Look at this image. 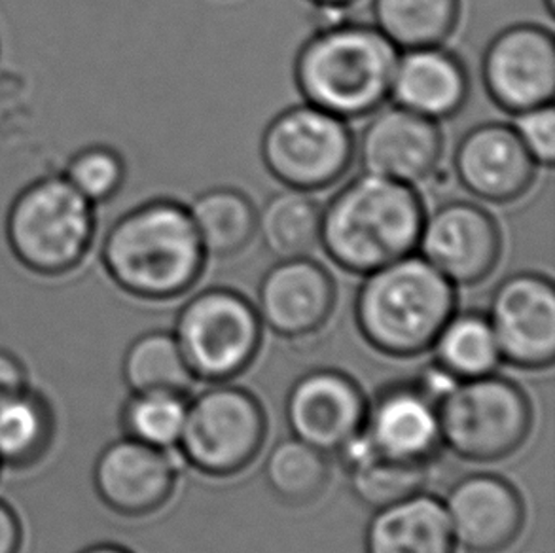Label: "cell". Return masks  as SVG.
I'll return each mask as SVG.
<instances>
[{
  "mask_svg": "<svg viewBox=\"0 0 555 553\" xmlns=\"http://www.w3.org/2000/svg\"><path fill=\"white\" fill-rule=\"evenodd\" d=\"M101 262L129 296L169 301L194 288L207 255L186 205L156 197L114 220L103 237Z\"/></svg>",
  "mask_w": 555,
  "mask_h": 553,
  "instance_id": "obj_1",
  "label": "cell"
},
{
  "mask_svg": "<svg viewBox=\"0 0 555 553\" xmlns=\"http://www.w3.org/2000/svg\"><path fill=\"white\" fill-rule=\"evenodd\" d=\"M425 215L415 188L362 172L324 207L319 245L341 270L369 275L417 250Z\"/></svg>",
  "mask_w": 555,
  "mask_h": 553,
  "instance_id": "obj_2",
  "label": "cell"
},
{
  "mask_svg": "<svg viewBox=\"0 0 555 553\" xmlns=\"http://www.w3.org/2000/svg\"><path fill=\"white\" fill-rule=\"evenodd\" d=\"M400 50L375 25L349 22L319 29L294 61L306 103L341 120H361L390 99Z\"/></svg>",
  "mask_w": 555,
  "mask_h": 553,
  "instance_id": "obj_3",
  "label": "cell"
},
{
  "mask_svg": "<svg viewBox=\"0 0 555 553\" xmlns=\"http://www.w3.org/2000/svg\"><path fill=\"white\" fill-rule=\"evenodd\" d=\"M457 311V291L423 256L372 271L354 298V321L375 351L412 359L428 351Z\"/></svg>",
  "mask_w": 555,
  "mask_h": 553,
  "instance_id": "obj_4",
  "label": "cell"
},
{
  "mask_svg": "<svg viewBox=\"0 0 555 553\" xmlns=\"http://www.w3.org/2000/svg\"><path fill=\"white\" fill-rule=\"evenodd\" d=\"M95 232V205L63 175L33 180L8 209V247L35 275L63 276L78 270L90 255Z\"/></svg>",
  "mask_w": 555,
  "mask_h": 553,
  "instance_id": "obj_5",
  "label": "cell"
},
{
  "mask_svg": "<svg viewBox=\"0 0 555 553\" xmlns=\"http://www.w3.org/2000/svg\"><path fill=\"white\" fill-rule=\"evenodd\" d=\"M446 448L470 463H495L524 448L533 428V404L503 375L457 380L436 402Z\"/></svg>",
  "mask_w": 555,
  "mask_h": 553,
  "instance_id": "obj_6",
  "label": "cell"
},
{
  "mask_svg": "<svg viewBox=\"0 0 555 553\" xmlns=\"http://www.w3.org/2000/svg\"><path fill=\"white\" fill-rule=\"evenodd\" d=\"M262 334V321L247 296L210 286L181 307L173 336L194 380L222 383L255 362Z\"/></svg>",
  "mask_w": 555,
  "mask_h": 553,
  "instance_id": "obj_7",
  "label": "cell"
},
{
  "mask_svg": "<svg viewBox=\"0 0 555 553\" xmlns=\"http://www.w3.org/2000/svg\"><path fill=\"white\" fill-rule=\"evenodd\" d=\"M354 141L346 120L304 103L285 108L268 124L260 156L283 187L311 194L344 179L354 162Z\"/></svg>",
  "mask_w": 555,
  "mask_h": 553,
  "instance_id": "obj_8",
  "label": "cell"
},
{
  "mask_svg": "<svg viewBox=\"0 0 555 553\" xmlns=\"http://www.w3.org/2000/svg\"><path fill=\"white\" fill-rule=\"evenodd\" d=\"M268 436L260 400L243 387L217 385L188 402L179 449L195 471L232 478L253 464Z\"/></svg>",
  "mask_w": 555,
  "mask_h": 553,
  "instance_id": "obj_9",
  "label": "cell"
},
{
  "mask_svg": "<svg viewBox=\"0 0 555 553\" xmlns=\"http://www.w3.org/2000/svg\"><path fill=\"white\" fill-rule=\"evenodd\" d=\"M481 82L504 113L552 105L555 95V40L537 23H516L491 38L481 57Z\"/></svg>",
  "mask_w": 555,
  "mask_h": 553,
  "instance_id": "obj_10",
  "label": "cell"
},
{
  "mask_svg": "<svg viewBox=\"0 0 555 553\" xmlns=\"http://www.w3.org/2000/svg\"><path fill=\"white\" fill-rule=\"evenodd\" d=\"M417 248L455 286H474L499 266L503 233L495 217L478 203L450 200L425 215Z\"/></svg>",
  "mask_w": 555,
  "mask_h": 553,
  "instance_id": "obj_11",
  "label": "cell"
},
{
  "mask_svg": "<svg viewBox=\"0 0 555 553\" xmlns=\"http://www.w3.org/2000/svg\"><path fill=\"white\" fill-rule=\"evenodd\" d=\"M489 324L501 359L524 370H542L555 360V286L537 271H519L496 284Z\"/></svg>",
  "mask_w": 555,
  "mask_h": 553,
  "instance_id": "obj_12",
  "label": "cell"
},
{
  "mask_svg": "<svg viewBox=\"0 0 555 553\" xmlns=\"http://www.w3.org/2000/svg\"><path fill=\"white\" fill-rule=\"evenodd\" d=\"M369 400L359 383L339 370H313L294 383L286 397L285 417L294 438L341 456L361 438Z\"/></svg>",
  "mask_w": 555,
  "mask_h": 553,
  "instance_id": "obj_13",
  "label": "cell"
},
{
  "mask_svg": "<svg viewBox=\"0 0 555 553\" xmlns=\"http://www.w3.org/2000/svg\"><path fill=\"white\" fill-rule=\"evenodd\" d=\"M443 144L438 121L404 106H382L354 141V157L369 175L415 187L435 177Z\"/></svg>",
  "mask_w": 555,
  "mask_h": 553,
  "instance_id": "obj_14",
  "label": "cell"
},
{
  "mask_svg": "<svg viewBox=\"0 0 555 553\" xmlns=\"http://www.w3.org/2000/svg\"><path fill=\"white\" fill-rule=\"evenodd\" d=\"M179 461L169 449L124 436L105 446L93 466L99 501L121 517H149L173 499Z\"/></svg>",
  "mask_w": 555,
  "mask_h": 553,
  "instance_id": "obj_15",
  "label": "cell"
},
{
  "mask_svg": "<svg viewBox=\"0 0 555 553\" xmlns=\"http://www.w3.org/2000/svg\"><path fill=\"white\" fill-rule=\"evenodd\" d=\"M537 167L516 128L504 121L474 126L453 152L459 184L476 200L495 205L521 200L533 187Z\"/></svg>",
  "mask_w": 555,
  "mask_h": 553,
  "instance_id": "obj_16",
  "label": "cell"
},
{
  "mask_svg": "<svg viewBox=\"0 0 555 553\" xmlns=\"http://www.w3.org/2000/svg\"><path fill=\"white\" fill-rule=\"evenodd\" d=\"M338 288L331 271L309 256L278 260L263 273L256 311L263 326L286 339H304L331 321Z\"/></svg>",
  "mask_w": 555,
  "mask_h": 553,
  "instance_id": "obj_17",
  "label": "cell"
},
{
  "mask_svg": "<svg viewBox=\"0 0 555 553\" xmlns=\"http://www.w3.org/2000/svg\"><path fill=\"white\" fill-rule=\"evenodd\" d=\"M443 506L455 544L468 553L506 552L526 527V502L508 479L496 474L459 479Z\"/></svg>",
  "mask_w": 555,
  "mask_h": 553,
  "instance_id": "obj_18",
  "label": "cell"
},
{
  "mask_svg": "<svg viewBox=\"0 0 555 553\" xmlns=\"http://www.w3.org/2000/svg\"><path fill=\"white\" fill-rule=\"evenodd\" d=\"M364 440L379 455L430 464L442 446L438 408L420 383H395L369 404Z\"/></svg>",
  "mask_w": 555,
  "mask_h": 553,
  "instance_id": "obj_19",
  "label": "cell"
},
{
  "mask_svg": "<svg viewBox=\"0 0 555 553\" xmlns=\"http://www.w3.org/2000/svg\"><path fill=\"white\" fill-rule=\"evenodd\" d=\"M390 98L430 120H451L468 103L470 75L457 53L442 46L405 50L398 57Z\"/></svg>",
  "mask_w": 555,
  "mask_h": 553,
  "instance_id": "obj_20",
  "label": "cell"
},
{
  "mask_svg": "<svg viewBox=\"0 0 555 553\" xmlns=\"http://www.w3.org/2000/svg\"><path fill=\"white\" fill-rule=\"evenodd\" d=\"M366 553H455L442 501L417 493L375 510L364 539Z\"/></svg>",
  "mask_w": 555,
  "mask_h": 553,
  "instance_id": "obj_21",
  "label": "cell"
},
{
  "mask_svg": "<svg viewBox=\"0 0 555 553\" xmlns=\"http://www.w3.org/2000/svg\"><path fill=\"white\" fill-rule=\"evenodd\" d=\"M55 440V413L46 395L27 389L0 400V464L29 471L42 463Z\"/></svg>",
  "mask_w": 555,
  "mask_h": 553,
  "instance_id": "obj_22",
  "label": "cell"
},
{
  "mask_svg": "<svg viewBox=\"0 0 555 553\" xmlns=\"http://www.w3.org/2000/svg\"><path fill=\"white\" fill-rule=\"evenodd\" d=\"M188 209L203 250L210 258L224 260L237 256L255 240L258 210L237 188H209Z\"/></svg>",
  "mask_w": 555,
  "mask_h": 553,
  "instance_id": "obj_23",
  "label": "cell"
},
{
  "mask_svg": "<svg viewBox=\"0 0 555 553\" xmlns=\"http://www.w3.org/2000/svg\"><path fill=\"white\" fill-rule=\"evenodd\" d=\"M323 207L309 192L286 188L263 203L256 233L278 260L309 256L321 243Z\"/></svg>",
  "mask_w": 555,
  "mask_h": 553,
  "instance_id": "obj_24",
  "label": "cell"
},
{
  "mask_svg": "<svg viewBox=\"0 0 555 553\" xmlns=\"http://www.w3.org/2000/svg\"><path fill=\"white\" fill-rule=\"evenodd\" d=\"M339 459L346 463L354 497L374 510L421 493L430 468V464L405 463L375 453L364 440V433Z\"/></svg>",
  "mask_w": 555,
  "mask_h": 553,
  "instance_id": "obj_25",
  "label": "cell"
},
{
  "mask_svg": "<svg viewBox=\"0 0 555 553\" xmlns=\"http://www.w3.org/2000/svg\"><path fill=\"white\" fill-rule=\"evenodd\" d=\"M375 27L398 50L442 46L457 29L461 0H374Z\"/></svg>",
  "mask_w": 555,
  "mask_h": 553,
  "instance_id": "obj_26",
  "label": "cell"
},
{
  "mask_svg": "<svg viewBox=\"0 0 555 553\" xmlns=\"http://www.w3.org/2000/svg\"><path fill=\"white\" fill-rule=\"evenodd\" d=\"M271 493L288 506H308L331 481L328 455L298 438L279 441L263 464Z\"/></svg>",
  "mask_w": 555,
  "mask_h": 553,
  "instance_id": "obj_27",
  "label": "cell"
},
{
  "mask_svg": "<svg viewBox=\"0 0 555 553\" xmlns=\"http://www.w3.org/2000/svg\"><path fill=\"white\" fill-rule=\"evenodd\" d=\"M436 364L455 380H474L495 372L501 351L488 314L455 313L436 337Z\"/></svg>",
  "mask_w": 555,
  "mask_h": 553,
  "instance_id": "obj_28",
  "label": "cell"
},
{
  "mask_svg": "<svg viewBox=\"0 0 555 553\" xmlns=\"http://www.w3.org/2000/svg\"><path fill=\"white\" fill-rule=\"evenodd\" d=\"M121 374L131 393L173 390L186 395L194 382L173 334L162 330L146 332L129 345Z\"/></svg>",
  "mask_w": 555,
  "mask_h": 553,
  "instance_id": "obj_29",
  "label": "cell"
},
{
  "mask_svg": "<svg viewBox=\"0 0 555 553\" xmlns=\"http://www.w3.org/2000/svg\"><path fill=\"white\" fill-rule=\"evenodd\" d=\"M186 412V395L182 393L133 390L121 406V430L131 440L171 449L179 443Z\"/></svg>",
  "mask_w": 555,
  "mask_h": 553,
  "instance_id": "obj_30",
  "label": "cell"
},
{
  "mask_svg": "<svg viewBox=\"0 0 555 553\" xmlns=\"http://www.w3.org/2000/svg\"><path fill=\"white\" fill-rule=\"evenodd\" d=\"M61 175L91 205H101L120 194L128 177V165L113 146L91 144L68 157Z\"/></svg>",
  "mask_w": 555,
  "mask_h": 553,
  "instance_id": "obj_31",
  "label": "cell"
},
{
  "mask_svg": "<svg viewBox=\"0 0 555 553\" xmlns=\"http://www.w3.org/2000/svg\"><path fill=\"white\" fill-rule=\"evenodd\" d=\"M516 131L531 154L534 164L552 167L555 162V114L554 106L544 105L518 114Z\"/></svg>",
  "mask_w": 555,
  "mask_h": 553,
  "instance_id": "obj_32",
  "label": "cell"
},
{
  "mask_svg": "<svg viewBox=\"0 0 555 553\" xmlns=\"http://www.w3.org/2000/svg\"><path fill=\"white\" fill-rule=\"evenodd\" d=\"M30 387L29 372L23 360L8 349H0V400Z\"/></svg>",
  "mask_w": 555,
  "mask_h": 553,
  "instance_id": "obj_33",
  "label": "cell"
},
{
  "mask_svg": "<svg viewBox=\"0 0 555 553\" xmlns=\"http://www.w3.org/2000/svg\"><path fill=\"white\" fill-rule=\"evenodd\" d=\"M25 529L20 514L10 502L0 499V553H22Z\"/></svg>",
  "mask_w": 555,
  "mask_h": 553,
  "instance_id": "obj_34",
  "label": "cell"
},
{
  "mask_svg": "<svg viewBox=\"0 0 555 553\" xmlns=\"http://www.w3.org/2000/svg\"><path fill=\"white\" fill-rule=\"evenodd\" d=\"M80 553H133L128 548L120 546V544H113V542H103V544H93V546L86 548Z\"/></svg>",
  "mask_w": 555,
  "mask_h": 553,
  "instance_id": "obj_35",
  "label": "cell"
},
{
  "mask_svg": "<svg viewBox=\"0 0 555 553\" xmlns=\"http://www.w3.org/2000/svg\"><path fill=\"white\" fill-rule=\"evenodd\" d=\"M313 7L351 8L357 0H309Z\"/></svg>",
  "mask_w": 555,
  "mask_h": 553,
  "instance_id": "obj_36",
  "label": "cell"
},
{
  "mask_svg": "<svg viewBox=\"0 0 555 553\" xmlns=\"http://www.w3.org/2000/svg\"><path fill=\"white\" fill-rule=\"evenodd\" d=\"M542 4H544V10H546V14H548L550 17H554L555 0H542Z\"/></svg>",
  "mask_w": 555,
  "mask_h": 553,
  "instance_id": "obj_37",
  "label": "cell"
},
{
  "mask_svg": "<svg viewBox=\"0 0 555 553\" xmlns=\"http://www.w3.org/2000/svg\"><path fill=\"white\" fill-rule=\"evenodd\" d=\"M4 471V468H2V464H0V472Z\"/></svg>",
  "mask_w": 555,
  "mask_h": 553,
  "instance_id": "obj_38",
  "label": "cell"
}]
</instances>
